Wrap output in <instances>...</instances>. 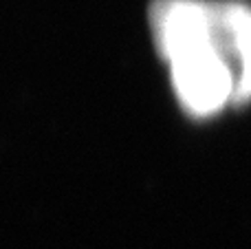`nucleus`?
<instances>
[{
	"label": "nucleus",
	"instance_id": "f03ea898",
	"mask_svg": "<svg viewBox=\"0 0 251 249\" xmlns=\"http://www.w3.org/2000/svg\"><path fill=\"white\" fill-rule=\"evenodd\" d=\"M227 42L236 64V104L251 100V7L223 2Z\"/></svg>",
	"mask_w": 251,
	"mask_h": 249
},
{
	"label": "nucleus",
	"instance_id": "f257e3e1",
	"mask_svg": "<svg viewBox=\"0 0 251 249\" xmlns=\"http://www.w3.org/2000/svg\"><path fill=\"white\" fill-rule=\"evenodd\" d=\"M216 38L170 62L181 106L194 117L214 115L236 97V66L227 47L221 2H216Z\"/></svg>",
	"mask_w": 251,
	"mask_h": 249
}]
</instances>
